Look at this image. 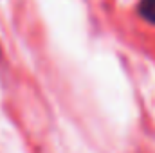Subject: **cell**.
Listing matches in <instances>:
<instances>
[{
	"mask_svg": "<svg viewBox=\"0 0 155 153\" xmlns=\"http://www.w3.org/2000/svg\"><path fill=\"white\" fill-rule=\"evenodd\" d=\"M0 56H2V50H0Z\"/></svg>",
	"mask_w": 155,
	"mask_h": 153,
	"instance_id": "2",
	"label": "cell"
},
{
	"mask_svg": "<svg viewBox=\"0 0 155 153\" xmlns=\"http://www.w3.org/2000/svg\"><path fill=\"white\" fill-rule=\"evenodd\" d=\"M137 11H139L143 20H146L148 24L155 25V0H141Z\"/></svg>",
	"mask_w": 155,
	"mask_h": 153,
	"instance_id": "1",
	"label": "cell"
}]
</instances>
